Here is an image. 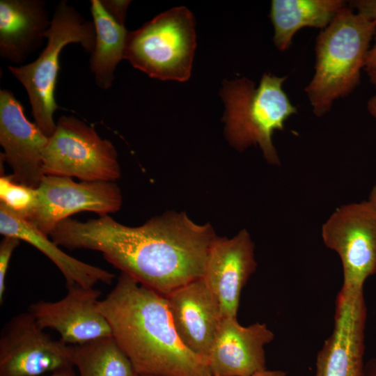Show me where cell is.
<instances>
[{"mask_svg": "<svg viewBox=\"0 0 376 376\" xmlns=\"http://www.w3.org/2000/svg\"><path fill=\"white\" fill-rule=\"evenodd\" d=\"M49 236L69 249L100 251L121 273L166 296L202 277L217 235L210 223L198 224L184 212L171 211L136 227L109 215L84 222L68 218Z\"/></svg>", "mask_w": 376, "mask_h": 376, "instance_id": "cell-1", "label": "cell"}, {"mask_svg": "<svg viewBox=\"0 0 376 376\" xmlns=\"http://www.w3.org/2000/svg\"><path fill=\"white\" fill-rule=\"evenodd\" d=\"M97 307L138 375L212 376L206 361L181 342L164 295L121 273Z\"/></svg>", "mask_w": 376, "mask_h": 376, "instance_id": "cell-2", "label": "cell"}, {"mask_svg": "<svg viewBox=\"0 0 376 376\" xmlns=\"http://www.w3.org/2000/svg\"><path fill=\"white\" fill-rule=\"evenodd\" d=\"M376 22L345 6L316 38L315 71L305 88L313 113L321 117L360 84Z\"/></svg>", "mask_w": 376, "mask_h": 376, "instance_id": "cell-3", "label": "cell"}, {"mask_svg": "<svg viewBox=\"0 0 376 376\" xmlns=\"http://www.w3.org/2000/svg\"><path fill=\"white\" fill-rule=\"evenodd\" d=\"M287 78L265 73L258 86L245 77L226 81L221 92L226 105L223 120L228 143L239 151L259 146L272 165L280 164L273 134L283 131L285 121L297 111L283 89Z\"/></svg>", "mask_w": 376, "mask_h": 376, "instance_id": "cell-4", "label": "cell"}, {"mask_svg": "<svg viewBox=\"0 0 376 376\" xmlns=\"http://www.w3.org/2000/svg\"><path fill=\"white\" fill-rule=\"evenodd\" d=\"M45 38L47 45L36 60L26 65H8V70L27 92L35 123L50 137L56 127L53 118L58 109L54 91L61 50L68 44L78 43L91 54L95 45V29L93 22L84 19L67 1L62 0L55 6Z\"/></svg>", "mask_w": 376, "mask_h": 376, "instance_id": "cell-5", "label": "cell"}, {"mask_svg": "<svg viewBox=\"0 0 376 376\" xmlns=\"http://www.w3.org/2000/svg\"><path fill=\"white\" fill-rule=\"evenodd\" d=\"M195 48L194 16L181 6L128 31L123 58L152 78L185 81L191 75Z\"/></svg>", "mask_w": 376, "mask_h": 376, "instance_id": "cell-6", "label": "cell"}, {"mask_svg": "<svg viewBox=\"0 0 376 376\" xmlns=\"http://www.w3.org/2000/svg\"><path fill=\"white\" fill-rule=\"evenodd\" d=\"M42 154L45 175L115 182L121 171L112 143L72 116H62Z\"/></svg>", "mask_w": 376, "mask_h": 376, "instance_id": "cell-7", "label": "cell"}, {"mask_svg": "<svg viewBox=\"0 0 376 376\" xmlns=\"http://www.w3.org/2000/svg\"><path fill=\"white\" fill-rule=\"evenodd\" d=\"M322 240L339 256L343 272L342 289L363 290L376 274V207L363 201L337 208L323 224Z\"/></svg>", "mask_w": 376, "mask_h": 376, "instance_id": "cell-8", "label": "cell"}, {"mask_svg": "<svg viewBox=\"0 0 376 376\" xmlns=\"http://www.w3.org/2000/svg\"><path fill=\"white\" fill-rule=\"evenodd\" d=\"M122 203L120 189L114 182H76L69 177L45 175L37 188L34 209L26 220L49 236L60 221L75 213L109 215L118 211Z\"/></svg>", "mask_w": 376, "mask_h": 376, "instance_id": "cell-9", "label": "cell"}, {"mask_svg": "<svg viewBox=\"0 0 376 376\" xmlns=\"http://www.w3.org/2000/svg\"><path fill=\"white\" fill-rule=\"evenodd\" d=\"M67 367H74L72 345L47 334L29 311L2 327L0 376H40Z\"/></svg>", "mask_w": 376, "mask_h": 376, "instance_id": "cell-10", "label": "cell"}, {"mask_svg": "<svg viewBox=\"0 0 376 376\" xmlns=\"http://www.w3.org/2000/svg\"><path fill=\"white\" fill-rule=\"evenodd\" d=\"M366 318L363 290L341 289L333 330L317 354L314 376H363Z\"/></svg>", "mask_w": 376, "mask_h": 376, "instance_id": "cell-11", "label": "cell"}, {"mask_svg": "<svg viewBox=\"0 0 376 376\" xmlns=\"http://www.w3.org/2000/svg\"><path fill=\"white\" fill-rule=\"evenodd\" d=\"M47 137L24 113L21 102L8 89L0 91L1 157L10 166L13 179L37 189L45 175L42 154Z\"/></svg>", "mask_w": 376, "mask_h": 376, "instance_id": "cell-12", "label": "cell"}, {"mask_svg": "<svg viewBox=\"0 0 376 376\" xmlns=\"http://www.w3.org/2000/svg\"><path fill=\"white\" fill-rule=\"evenodd\" d=\"M66 288L67 294L58 301L40 300L29 306L38 325L56 331L70 345L112 336L111 326L97 307L101 292L79 285Z\"/></svg>", "mask_w": 376, "mask_h": 376, "instance_id": "cell-13", "label": "cell"}, {"mask_svg": "<svg viewBox=\"0 0 376 376\" xmlns=\"http://www.w3.org/2000/svg\"><path fill=\"white\" fill-rule=\"evenodd\" d=\"M254 251L244 228L231 238L217 236L210 246L201 278L216 297L223 318H237L241 292L257 267Z\"/></svg>", "mask_w": 376, "mask_h": 376, "instance_id": "cell-14", "label": "cell"}, {"mask_svg": "<svg viewBox=\"0 0 376 376\" xmlns=\"http://www.w3.org/2000/svg\"><path fill=\"white\" fill-rule=\"evenodd\" d=\"M164 297L181 342L206 361L224 318L216 297L202 278Z\"/></svg>", "mask_w": 376, "mask_h": 376, "instance_id": "cell-15", "label": "cell"}, {"mask_svg": "<svg viewBox=\"0 0 376 376\" xmlns=\"http://www.w3.org/2000/svg\"><path fill=\"white\" fill-rule=\"evenodd\" d=\"M274 338L265 323L242 326L224 318L207 357L212 376H251L267 370L265 346Z\"/></svg>", "mask_w": 376, "mask_h": 376, "instance_id": "cell-16", "label": "cell"}, {"mask_svg": "<svg viewBox=\"0 0 376 376\" xmlns=\"http://www.w3.org/2000/svg\"><path fill=\"white\" fill-rule=\"evenodd\" d=\"M43 0L0 1V56L22 64L44 42L51 20Z\"/></svg>", "mask_w": 376, "mask_h": 376, "instance_id": "cell-17", "label": "cell"}, {"mask_svg": "<svg viewBox=\"0 0 376 376\" xmlns=\"http://www.w3.org/2000/svg\"><path fill=\"white\" fill-rule=\"evenodd\" d=\"M0 233L24 241L44 253L58 268L65 286L94 288L97 283L109 285L115 276L100 267L75 258L62 250L48 236L26 219L0 203Z\"/></svg>", "mask_w": 376, "mask_h": 376, "instance_id": "cell-18", "label": "cell"}, {"mask_svg": "<svg viewBox=\"0 0 376 376\" xmlns=\"http://www.w3.org/2000/svg\"><path fill=\"white\" fill-rule=\"evenodd\" d=\"M345 6L343 0H272L269 17L274 45L281 52L287 50L299 29H324Z\"/></svg>", "mask_w": 376, "mask_h": 376, "instance_id": "cell-19", "label": "cell"}, {"mask_svg": "<svg viewBox=\"0 0 376 376\" xmlns=\"http://www.w3.org/2000/svg\"><path fill=\"white\" fill-rule=\"evenodd\" d=\"M90 9L95 29L90 69L97 86L108 89L112 86L117 65L124 58L128 31L105 10L100 0L91 1Z\"/></svg>", "mask_w": 376, "mask_h": 376, "instance_id": "cell-20", "label": "cell"}, {"mask_svg": "<svg viewBox=\"0 0 376 376\" xmlns=\"http://www.w3.org/2000/svg\"><path fill=\"white\" fill-rule=\"evenodd\" d=\"M72 361L78 376H138L113 336L72 345Z\"/></svg>", "mask_w": 376, "mask_h": 376, "instance_id": "cell-21", "label": "cell"}, {"mask_svg": "<svg viewBox=\"0 0 376 376\" xmlns=\"http://www.w3.org/2000/svg\"><path fill=\"white\" fill-rule=\"evenodd\" d=\"M37 201V189L15 181L11 175L0 178V203L26 219Z\"/></svg>", "mask_w": 376, "mask_h": 376, "instance_id": "cell-22", "label": "cell"}, {"mask_svg": "<svg viewBox=\"0 0 376 376\" xmlns=\"http://www.w3.org/2000/svg\"><path fill=\"white\" fill-rule=\"evenodd\" d=\"M20 240L14 237H4L0 244V302L3 301L6 290V276L14 250Z\"/></svg>", "mask_w": 376, "mask_h": 376, "instance_id": "cell-23", "label": "cell"}, {"mask_svg": "<svg viewBox=\"0 0 376 376\" xmlns=\"http://www.w3.org/2000/svg\"><path fill=\"white\" fill-rule=\"evenodd\" d=\"M105 10L119 24L125 25L126 11L130 1L100 0Z\"/></svg>", "mask_w": 376, "mask_h": 376, "instance_id": "cell-24", "label": "cell"}, {"mask_svg": "<svg viewBox=\"0 0 376 376\" xmlns=\"http://www.w3.org/2000/svg\"><path fill=\"white\" fill-rule=\"evenodd\" d=\"M350 4L357 13L376 22V0H357L351 1Z\"/></svg>", "mask_w": 376, "mask_h": 376, "instance_id": "cell-25", "label": "cell"}, {"mask_svg": "<svg viewBox=\"0 0 376 376\" xmlns=\"http://www.w3.org/2000/svg\"><path fill=\"white\" fill-rule=\"evenodd\" d=\"M374 44L370 47L365 63L366 72L376 69V32L375 33Z\"/></svg>", "mask_w": 376, "mask_h": 376, "instance_id": "cell-26", "label": "cell"}, {"mask_svg": "<svg viewBox=\"0 0 376 376\" xmlns=\"http://www.w3.org/2000/svg\"><path fill=\"white\" fill-rule=\"evenodd\" d=\"M363 376H376V359H371L365 363Z\"/></svg>", "mask_w": 376, "mask_h": 376, "instance_id": "cell-27", "label": "cell"}, {"mask_svg": "<svg viewBox=\"0 0 376 376\" xmlns=\"http://www.w3.org/2000/svg\"><path fill=\"white\" fill-rule=\"evenodd\" d=\"M48 376H78L73 369V367H67L56 370Z\"/></svg>", "mask_w": 376, "mask_h": 376, "instance_id": "cell-28", "label": "cell"}, {"mask_svg": "<svg viewBox=\"0 0 376 376\" xmlns=\"http://www.w3.org/2000/svg\"><path fill=\"white\" fill-rule=\"evenodd\" d=\"M251 376H287V373L281 370H265Z\"/></svg>", "mask_w": 376, "mask_h": 376, "instance_id": "cell-29", "label": "cell"}, {"mask_svg": "<svg viewBox=\"0 0 376 376\" xmlns=\"http://www.w3.org/2000/svg\"><path fill=\"white\" fill-rule=\"evenodd\" d=\"M367 110L376 120V94L372 96L367 102Z\"/></svg>", "mask_w": 376, "mask_h": 376, "instance_id": "cell-30", "label": "cell"}, {"mask_svg": "<svg viewBox=\"0 0 376 376\" xmlns=\"http://www.w3.org/2000/svg\"><path fill=\"white\" fill-rule=\"evenodd\" d=\"M370 84L376 89V69L366 72Z\"/></svg>", "mask_w": 376, "mask_h": 376, "instance_id": "cell-31", "label": "cell"}, {"mask_svg": "<svg viewBox=\"0 0 376 376\" xmlns=\"http://www.w3.org/2000/svg\"><path fill=\"white\" fill-rule=\"evenodd\" d=\"M368 200L376 207V186L373 188Z\"/></svg>", "mask_w": 376, "mask_h": 376, "instance_id": "cell-32", "label": "cell"}, {"mask_svg": "<svg viewBox=\"0 0 376 376\" xmlns=\"http://www.w3.org/2000/svg\"><path fill=\"white\" fill-rule=\"evenodd\" d=\"M138 376H159V375H138Z\"/></svg>", "mask_w": 376, "mask_h": 376, "instance_id": "cell-33", "label": "cell"}]
</instances>
